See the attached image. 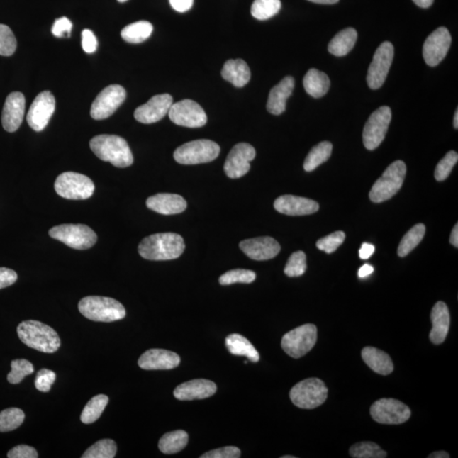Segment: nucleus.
I'll list each match as a JSON object with an SVG mask.
<instances>
[{
	"label": "nucleus",
	"instance_id": "nucleus-1",
	"mask_svg": "<svg viewBox=\"0 0 458 458\" xmlns=\"http://www.w3.org/2000/svg\"><path fill=\"white\" fill-rule=\"evenodd\" d=\"M182 236L174 233H161L145 238L138 245V253L150 261H168L179 258L184 252Z\"/></svg>",
	"mask_w": 458,
	"mask_h": 458
},
{
	"label": "nucleus",
	"instance_id": "nucleus-42",
	"mask_svg": "<svg viewBox=\"0 0 458 458\" xmlns=\"http://www.w3.org/2000/svg\"><path fill=\"white\" fill-rule=\"evenodd\" d=\"M34 367L28 360L16 359L11 362V371L7 376L8 382L17 384L23 381L26 376L33 374Z\"/></svg>",
	"mask_w": 458,
	"mask_h": 458
},
{
	"label": "nucleus",
	"instance_id": "nucleus-5",
	"mask_svg": "<svg viewBox=\"0 0 458 458\" xmlns=\"http://www.w3.org/2000/svg\"><path fill=\"white\" fill-rule=\"evenodd\" d=\"M406 174L407 167L403 161H396L391 164L372 187L370 200L374 203L390 200L401 189Z\"/></svg>",
	"mask_w": 458,
	"mask_h": 458
},
{
	"label": "nucleus",
	"instance_id": "nucleus-44",
	"mask_svg": "<svg viewBox=\"0 0 458 458\" xmlns=\"http://www.w3.org/2000/svg\"><path fill=\"white\" fill-rule=\"evenodd\" d=\"M306 270V256L303 252H296L289 257L284 274L288 277H300Z\"/></svg>",
	"mask_w": 458,
	"mask_h": 458
},
{
	"label": "nucleus",
	"instance_id": "nucleus-52",
	"mask_svg": "<svg viewBox=\"0 0 458 458\" xmlns=\"http://www.w3.org/2000/svg\"><path fill=\"white\" fill-rule=\"evenodd\" d=\"M82 46L86 53L92 54L96 51L98 41L91 30L85 29L82 33Z\"/></svg>",
	"mask_w": 458,
	"mask_h": 458
},
{
	"label": "nucleus",
	"instance_id": "nucleus-43",
	"mask_svg": "<svg viewBox=\"0 0 458 458\" xmlns=\"http://www.w3.org/2000/svg\"><path fill=\"white\" fill-rule=\"evenodd\" d=\"M257 275L253 271L246 269H233L220 277L219 283L222 285H230L236 283L250 284L256 279Z\"/></svg>",
	"mask_w": 458,
	"mask_h": 458
},
{
	"label": "nucleus",
	"instance_id": "nucleus-35",
	"mask_svg": "<svg viewBox=\"0 0 458 458\" xmlns=\"http://www.w3.org/2000/svg\"><path fill=\"white\" fill-rule=\"evenodd\" d=\"M333 150L330 142L323 141L320 144L314 146L306 157L304 162V169L306 172H312L316 169L321 164L330 159Z\"/></svg>",
	"mask_w": 458,
	"mask_h": 458
},
{
	"label": "nucleus",
	"instance_id": "nucleus-51",
	"mask_svg": "<svg viewBox=\"0 0 458 458\" xmlns=\"http://www.w3.org/2000/svg\"><path fill=\"white\" fill-rule=\"evenodd\" d=\"M7 457L9 458H37L38 454L35 448L27 446V445H20V446L12 448L8 452Z\"/></svg>",
	"mask_w": 458,
	"mask_h": 458
},
{
	"label": "nucleus",
	"instance_id": "nucleus-2",
	"mask_svg": "<svg viewBox=\"0 0 458 458\" xmlns=\"http://www.w3.org/2000/svg\"><path fill=\"white\" fill-rule=\"evenodd\" d=\"M90 149L98 158L111 163L116 167H128L133 163L132 151L128 142L122 137L109 135L95 136L90 141Z\"/></svg>",
	"mask_w": 458,
	"mask_h": 458
},
{
	"label": "nucleus",
	"instance_id": "nucleus-49",
	"mask_svg": "<svg viewBox=\"0 0 458 458\" xmlns=\"http://www.w3.org/2000/svg\"><path fill=\"white\" fill-rule=\"evenodd\" d=\"M241 452L236 447H225L216 449L201 456V458H239Z\"/></svg>",
	"mask_w": 458,
	"mask_h": 458
},
{
	"label": "nucleus",
	"instance_id": "nucleus-41",
	"mask_svg": "<svg viewBox=\"0 0 458 458\" xmlns=\"http://www.w3.org/2000/svg\"><path fill=\"white\" fill-rule=\"evenodd\" d=\"M350 455L354 458H384L386 452L382 450L377 444L370 442H359L350 449Z\"/></svg>",
	"mask_w": 458,
	"mask_h": 458
},
{
	"label": "nucleus",
	"instance_id": "nucleus-34",
	"mask_svg": "<svg viewBox=\"0 0 458 458\" xmlns=\"http://www.w3.org/2000/svg\"><path fill=\"white\" fill-rule=\"evenodd\" d=\"M153 32V26L149 21H140L127 26L121 32L123 40L130 44H140L148 40Z\"/></svg>",
	"mask_w": 458,
	"mask_h": 458
},
{
	"label": "nucleus",
	"instance_id": "nucleus-31",
	"mask_svg": "<svg viewBox=\"0 0 458 458\" xmlns=\"http://www.w3.org/2000/svg\"><path fill=\"white\" fill-rule=\"evenodd\" d=\"M226 347L229 352L235 356H245L250 362H257L260 356L254 345L243 335L239 334L229 335L225 340Z\"/></svg>",
	"mask_w": 458,
	"mask_h": 458
},
{
	"label": "nucleus",
	"instance_id": "nucleus-33",
	"mask_svg": "<svg viewBox=\"0 0 458 458\" xmlns=\"http://www.w3.org/2000/svg\"><path fill=\"white\" fill-rule=\"evenodd\" d=\"M189 435L184 430L169 432L162 436L159 442V449L164 454H175L187 446Z\"/></svg>",
	"mask_w": 458,
	"mask_h": 458
},
{
	"label": "nucleus",
	"instance_id": "nucleus-8",
	"mask_svg": "<svg viewBox=\"0 0 458 458\" xmlns=\"http://www.w3.org/2000/svg\"><path fill=\"white\" fill-rule=\"evenodd\" d=\"M49 235L55 240L75 250H88L97 242V235L84 224H62L52 228Z\"/></svg>",
	"mask_w": 458,
	"mask_h": 458
},
{
	"label": "nucleus",
	"instance_id": "nucleus-58",
	"mask_svg": "<svg viewBox=\"0 0 458 458\" xmlns=\"http://www.w3.org/2000/svg\"><path fill=\"white\" fill-rule=\"evenodd\" d=\"M418 6L421 8H429L433 4L434 0H413Z\"/></svg>",
	"mask_w": 458,
	"mask_h": 458
},
{
	"label": "nucleus",
	"instance_id": "nucleus-13",
	"mask_svg": "<svg viewBox=\"0 0 458 458\" xmlns=\"http://www.w3.org/2000/svg\"><path fill=\"white\" fill-rule=\"evenodd\" d=\"M394 59V46L390 42L380 45L374 55L367 75V83L371 89L382 87Z\"/></svg>",
	"mask_w": 458,
	"mask_h": 458
},
{
	"label": "nucleus",
	"instance_id": "nucleus-40",
	"mask_svg": "<svg viewBox=\"0 0 458 458\" xmlns=\"http://www.w3.org/2000/svg\"><path fill=\"white\" fill-rule=\"evenodd\" d=\"M118 451L114 440L105 439L99 440L90 447L82 456L83 458H113Z\"/></svg>",
	"mask_w": 458,
	"mask_h": 458
},
{
	"label": "nucleus",
	"instance_id": "nucleus-30",
	"mask_svg": "<svg viewBox=\"0 0 458 458\" xmlns=\"http://www.w3.org/2000/svg\"><path fill=\"white\" fill-rule=\"evenodd\" d=\"M306 92L313 98H321L325 95L330 88V80L325 73L310 69L303 79Z\"/></svg>",
	"mask_w": 458,
	"mask_h": 458
},
{
	"label": "nucleus",
	"instance_id": "nucleus-20",
	"mask_svg": "<svg viewBox=\"0 0 458 458\" xmlns=\"http://www.w3.org/2000/svg\"><path fill=\"white\" fill-rule=\"evenodd\" d=\"M240 247L246 256L256 261L274 258L280 252V245L274 238L259 237L240 242Z\"/></svg>",
	"mask_w": 458,
	"mask_h": 458
},
{
	"label": "nucleus",
	"instance_id": "nucleus-10",
	"mask_svg": "<svg viewBox=\"0 0 458 458\" xmlns=\"http://www.w3.org/2000/svg\"><path fill=\"white\" fill-rule=\"evenodd\" d=\"M317 339V327L314 324H304L285 334L281 347L289 357L301 358L314 347Z\"/></svg>",
	"mask_w": 458,
	"mask_h": 458
},
{
	"label": "nucleus",
	"instance_id": "nucleus-27",
	"mask_svg": "<svg viewBox=\"0 0 458 458\" xmlns=\"http://www.w3.org/2000/svg\"><path fill=\"white\" fill-rule=\"evenodd\" d=\"M294 87L295 79L292 77H286L272 89L267 104V109L271 114L278 116L284 112L287 99L291 97Z\"/></svg>",
	"mask_w": 458,
	"mask_h": 458
},
{
	"label": "nucleus",
	"instance_id": "nucleus-37",
	"mask_svg": "<svg viewBox=\"0 0 458 458\" xmlns=\"http://www.w3.org/2000/svg\"><path fill=\"white\" fill-rule=\"evenodd\" d=\"M426 228L422 223H418L406 233L398 247V256L407 257L414 248H416L425 235Z\"/></svg>",
	"mask_w": 458,
	"mask_h": 458
},
{
	"label": "nucleus",
	"instance_id": "nucleus-32",
	"mask_svg": "<svg viewBox=\"0 0 458 458\" xmlns=\"http://www.w3.org/2000/svg\"><path fill=\"white\" fill-rule=\"evenodd\" d=\"M357 40V33L355 29L351 28L344 29L333 38L328 47V51L335 56L342 57L353 49Z\"/></svg>",
	"mask_w": 458,
	"mask_h": 458
},
{
	"label": "nucleus",
	"instance_id": "nucleus-56",
	"mask_svg": "<svg viewBox=\"0 0 458 458\" xmlns=\"http://www.w3.org/2000/svg\"><path fill=\"white\" fill-rule=\"evenodd\" d=\"M374 267L369 264H365L361 267L359 271H358V276L359 278L364 279L366 277L371 275L374 273Z\"/></svg>",
	"mask_w": 458,
	"mask_h": 458
},
{
	"label": "nucleus",
	"instance_id": "nucleus-45",
	"mask_svg": "<svg viewBox=\"0 0 458 458\" xmlns=\"http://www.w3.org/2000/svg\"><path fill=\"white\" fill-rule=\"evenodd\" d=\"M458 161V155L456 151H450L445 157L440 160L435 171V178L439 182L446 180L455 167Z\"/></svg>",
	"mask_w": 458,
	"mask_h": 458
},
{
	"label": "nucleus",
	"instance_id": "nucleus-29",
	"mask_svg": "<svg viewBox=\"0 0 458 458\" xmlns=\"http://www.w3.org/2000/svg\"><path fill=\"white\" fill-rule=\"evenodd\" d=\"M362 359L375 373L388 375L394 370V365L390 356L381 350L367 347L362 351Z\"/></svg>",
	"mask_w": 458,
	"mask_h": 458
},
{
	"label": "nucleus",
	"instance_id": "nucleus-14",
	"mask_svg": "<svg viewBox=\"0 0 458 458\" xmlns=\"http://www.w3.org/2000/svg\"><path fill=\"white\" fill-rule=\"evenodd\" d=\"M168 115L172 123L185 128H201L207 123L205 111L191 99L172 104Z\"/></svg>",
	"mask_w": 458,
	"mask_h": 458
},
{
	"label": "nucleus",
	"instance_id": "nucleus-38",
	"mask_svg": "<svg viewBox=\"0 0 458 458\" xmlns=\"http://www.w3.org/2000/svg\"><path fill=\"white\" fill-rule=\"evenodd\" d=\"M280 9V0H255L252 6V15L257 20L264 21L278 14Z\"/></svg>",
	"mask_w": 458,
	"mask_h": 458
},
{
	"label": "nucleus",
	"instance_id": "nucleus-48",
	"mask_svg": "<svg viewBox=\"0 0 458 458\" xmlns=\"http://www.w3.org/2000/svg\"><path fill=\"white\" fill-rule=\"evenodd\" d=\"M55 379V372L45 369H41L36 376L35 387L37 390L45 393L49 392Z\"/></svg>",
	"mask_w": 458,
	"mask_h": 458
},
{
	"label": "nucleus",
	"instance_id": "nucleus-47",
	"mask_svg": "<svg viewBox=\"0 0 458 458\" xmlns=\"http://www.w3.org/2000/svg\"><path fill=\"white\" fill-rule=\"evenodd\" d=\"M345 239V233L342 231H337L319 240L317 242V247L322 252L331 254L343 244Z\"/></svg>",
	"mask_w": 458,
	"mask_h": 458
},
{
	"label": "nucleus",
	"instance_id": "nucleus-39",
	"mask_svg": "<svg viewBox=\"0 0 458 458\" xmlns=\"http://www.w3.org/2000/svg\"><path fill=\"white\" fill-rule=\"evenodd\" d=\"M25 414L23 410L11 408L0 412V432H10L19 428L24 422Z\"/></svg>",
	"mask_w": 458,
	"mask_h": 458
},
{
	"label": "nucleus",
	"instance_id": "nucleus-21",
	"mask_svg": "<svg viewBox=\"0 0 458 458\" xmlns=\"http://www.w3.org/2000/svg\"><path fill=\"white\" fill-rule=\"evenodd\" d=\"M26 101L24 95L20 92H13L8 95L2 112V125L4 130L16 132L23 123L25 114Z\"/></svg>",
	"mask_w": 458,
	"mask_h": 458
},
{
	"label": "nucleus",
	"instance_id": "nucleus-25",
	"mask_svg": "<svg viewBox=\"0 0 458 458\" xmlns=\"http://www.w3.org/2000/svg\"><path fill=\"white\" fill-rule=\"evenodd\" d=\"M146 206L149 209L162 215L183 213L187 208V202L176 194H157L148 198Z\"/></svg>",
	"mask_w": 458,
	"mask_h": 458
},
{
	"label": "nucleus",
	"instance_id": "nucleus-12",
	"mask_svg": "<svg viewBox=\"0 0 458 458\" xmlns=\"http://www.w3.org/2000/svg\"><path fill=\"white\" fill-rule=\"evenodd\" d=\"M391 121L390 107L382 106L376 110L365 124L362 138L367 150H374L386 138Z\"/></svg>",
	"mask_w": 458,
	"mask_h": 458
},
{
	"label": "nucleus",
	"instance_id": "nucleus-9",
	"mask_svg": "<svg viewBox=\"0 0 458 458\" xmlns=\"http://www.w3.org/2000/svg\"><path fill=\"white\" fill-rule=\"evenodd\" d=\"M55 189L58 196L68 200H86L93 196L94 184L89 177L67 172L55 180Z\"/></svg>",
	"mask_w": 458,
	"mask_h": 458
},
{
	"label": "nucleus",
	"instance_id": "nucleus-22",
	"mask_svg": "<svg viewBox=\"0 0 458 458\" xmlns=\"http://www.w3.org/2000/svg\"><path fill=\"white\" fill-rule=\"evenodd\" d=\"M178 354L163 349H150L138 359V366L145 370H168L180 364Z\"/></svg>",
	"mask_w": 458,
	"mask_h": 458
},
{
	"label": "nucleus",
	"instance_id": "nucleus-3",
	"mask_svg": "<svg viewBox=\"0 0 458 458\" xmlns=\"http://www.w3.org/2000/svg\"><path fill=\"white\" fill-rule=\"evenodd\" d=\"M17 335L27 347L44 353H54L60 347V337L50 326L41 322L28 320L17 327Z\"/></svg>",
	"mask_w": 458,
	"mask_h": 458
},
{
	"label": "nucleus",
	"instance_id": "nucleus-17",
	"mask_svg": "<svg viewBox=\"0 0 458 458\" xmlns=\"http://www.w3.org/2000/svg\"><path fill=\"white\" fill-rule=\"evenodd\" d=\"M452 44V37L446 28H439L432 33L423 47V55L426 64L436 67L446 57Z\"/></svg>",
	"mask_w": 458,
	"mask_h": 458
},
{
	"label": "nucleus",
	"instance_id": "nucleus-26",
	"mask_svg": "<svg viewBox=\"0 0 458 458\" xmlns=\"http://www.w3.org/2000/svg\"><path fill=\"white\" fill-rule=\"evenodd\" d=\"M432 330L430 334L431 342L440 345L446 340L450 328V313L446 303L438 301L434 306L430 315Z\"/></svg>",
	"mask_w": 458,
	"mask_h": 458
},
{
	"label": "nucleus",
	"instance_id": "nucleus-46",
	"mask_svg": "<svg viewBox=\"0 0 458 458\" xmlns=\"http://www.w3.org/2000/svg\"><path fill=\"white\" fill-rule=\"evenodd\" d=\"M17 43L14 33L6 25L0 24V55L11 56L15 53Z\"/></svg>",
	"mask_w": 458,
	"mask_h": 458
},
{
	"label": "nucleus",
	"instance_id": "nucleus-28",
	"mask_svg": "<svg viewBox=\"0 0 458 458\" xmlns=\"http://www.w3.org/2000/svg\"><path fill=\"white\" fill-rule=\"evenodd\" d=\"M222 76L224 79L235 87L242 88L250 80V70L245 60L241 59L229 60L224 64Z\"/></svg>",
	"mask_w": 458,
	"mask_h": 458
},
{
	"label": "nucleus",
	"instance_id": "nucleus-19",
	"mask_svg": "<svg viewBox=\"0 0 458 458\" xmlns=\"http://www.w3.org/2000/svg\"><path fill=\"white\" fill-rule=\"evenodd\" d=\"M174 102L170 94L155 95L148 102L138 107L135 111V118L141 123L150 124L159 122L168 114Z\"/></svg>",
	"mask_w": 458,
	"mask_h": 458
},
{
	"label": "nucleus",
	"instance_id": "nucleus-16",
	"mask_svg": "<svg viewBox=\"0 0 458 458\" xmlns=\"http://www.w3.org/2000/svg\"><path fill=\"white\" fill-rule=\"evenodd\" d=\"M256 157V150L247 143L233 146L224 164V171L230 179H240L250 169V162Z\"/></svg>",
	"mask_w": 458,
	"mask_h": 458
},
{
	"label": "nucleus",
	"instance_id": "nucleus-59",
	"mask_svg": "<svg viewBox=\"0 0 458 458\" xmlns=\"http://www.w3.org/2000/svg\"><path fill=\"white\" fill-rule=\"evenodd\" d=\"M428 457H429V458H449V457H450V455H449L447 452L442 451V452H435L431 453V454Z\"/></svg>",
	"mask_w": 458,
	"mask_h": 458
},
{
	"label": "nucleus",
	"instance_id": "nucleus-23",
	"mask_svg": "<svg viewBox=\"0 0 458 458\" xmlns=\"http://www.w3.org/2000/svg\"><path fill=\"white\" fill-rule=\"evenodd\" d=\"M274 208L279 213L288 216H304L317 213L318 203L310 199L285 194L274 201Z\"/></svg>",
	"mask_w": 458,
	"mask_h": 458
},
{
	"label": "nucleus",
	"instance_id": "nucleus-11",
	"mask_svg": "<svg viewBox=\"0 0 458 458\" xmlns=\"http://www.w3.org/2000/svg\"><path fill=\"white\" fill-rule=\"evenodd\" d=\"M370 413L374 421L383 425H401L411 417V410L407 405L391 398L376 401Z\"/></svg>",
	"mask_w": 458,
	"mask_h": 458
},
{
	"label": "nucleus",
	"instance_id": "nucleus-6",
	"mask_svg": "<svg viewBox=\"0 0 458 458\" xmlns=\"http://www.w3.org/2000/svg\"><path fill=\"white\" fill-rule=\"evenodd\" d=\"M289 397L297 408L314 409L325 403L328 388L321 379H304L291 389Z\"/></svg>",
	"mask_w": 458,
	"mask_h": 458
},
{
	"label": "nucleus",
	"instance_id": "nucleus-18",
	"mask_svg": "<svg viewBox=\"0 0 458 458\" xmlns=\"http://www.w3.org/2000/svg\"><path fill=\"white\" fill-rule=\"evenodd\" d=\"M55 110V99L50 91L38 95L30 107L27 116L28 123L34 131L41 132L47 127Z\"/></svg>",
	"mask_w": 458,
	"mask_h": 458
},
{
	"label": "nucleus",
	"instance_id": "nucleus-24",
	"mask_svg": "<svg viewBox=\"0 0 458 458\" xmlns=\"http://www.w3.org/2000/svg\"><path fill=\"white\" fill-rule=\"evenodd\" d=\"M217 392V386L211 380L193 379L180 384L174 395L179 401H193L209 398Z\"/></svg>",
	"mask_w": 458,
	"mask_h": 458
},
{
	"label": "nucleus",
	"instance_id": "nucleus-60",
	"mask_svg": "<svg viewBox=\"0 0 458 458\" xmlns=\"http://www.w3.org/2000/svg\"><path fill=\"white\" fill-rule=\"evenodd\" d=\"M309 1L321 4H334L339 2V0H309Z\"/></svg>",
	"mask_w": 458,
	"mask_h": 458
},
{
	"label": "nucleus",
	"instance_id": "nucleus-15",
	"mask_svg": "<svg viewBox=\"0 0 458 458\" xmlns=\"http://www.w3.org/2000/svg\"><path fill=\"white\" fill-rule=\"evenodd\" d=\"M126 96V90L122 86L118 84L108 86L94 99L90 115L94 120L110 118L122 105Z\"/></svg>",
	"mask_w": 458,
	"mask_h": 458
},
{
	"label": "nucleus",
	"instance_id": "nucleus-50",
	"mask_svg": "<svg viewBox=\"0 0 458 458\" xmlns=\"http://www.w3.org/2000/svg\"><path fill=\"white\" fill-rule=\"evenodd\" d=\"M72 28V23L70 20L67 17H62L55 21L53 28H52V33L55 37L62 38L64 36L70 37Z\"/></svg>",
	"mask_w": 458,
	"mask_h": 458
},
{
	"label": "nucleus",
	"instance_id": "nucleus-55",
	"mask_svg": "<svg viewBox=\"0 0 458 458\" xmlns=\"http://www.w3.org/2000/svg\"><path fill=\"white\" fill-rule=\"evenodd\" d=\"M374 252L375 247L374 245L364 243L359 250V257L362 260H367V259L371 257L372 255H373Z\"/></svg>",
	"mask_w": 458,
	"mask_h": 458
},
{
	"label": "nucleus",
	"instance_id": "nucleus-36",
	"mask_svg": "<svg viewBox=\"0 0 458 458\" xmlns=\"http://www.w3.org/2000/svg\"><path fill=\"white\" fill-rule=\"evenodd\" d=\"M109 403V398L106 395H98L93 397L82 412L81 421L86 425L93 423L101 418L104 410Z\"/></svg>",
	"mask_w": 458,
	"mask_h": 458
},
{
	"label": "nucleus",
	"instance_id": "nucleus-53",
	"mask_svg": "<svg viewBox=\"0 0 458 458\" xmlns=\"http://www.w3.org/2000/svg\"><path fill=\"white\" fill-rule=\"evenodd\" d=\"M17 280V274L14 270L0 267V289L11 286Z\"/></svg>",
	"mask_w": 458,
	"mask_h": 458
},
{
	"label": "nucleus",
	"instance_id": "nucleus-4",
	"mask_svg": "<svg viewBox=\"0 0 458 458\" xmlns=\"http://www.w3.org/2000/svg\"><path fill=\"white\" fill-rule=\"evenodd\" d=\"M79 309L83 316L95 322L111 323L126 317L124 306L109 297H84L79 303Z\"/></svg>",
	"mask_w": 458,
	"mask_h": 458
},
{
	"label": "nucleus",
	"instance_id": "nucleus-62",
	"mask_svg": "<svg viewBox=\"0 0 458 458\" xmlns=\"http://www.w3.org/2000/svg\"><path fill=\"white\" fill-rule=\"evenodd\" d=\"M295 457H293V456H284V457H282V458H295Z\"/></svg>",
	"mask_w": 458,
	"mask_h": 458
},
{
	"label": "nucleus",
	"instance_id": "nucleus-61",
	"mask_svg": "<svg viewBox=\"0 0 458 458\" xmlns=\"http://www.w3.org/2000/svg\"><path fill=\"white\" fill-rule=\"evenodd\" d=\"M454 128L456 129L458 128V110L457 109L456 113L454 116Z\"/></svg>",
	"mask_w": 458,
	"mask_h": 458
},
{
	"label": "nucleus",
	"instance_id": "nucleus-7",
	"mask_svg": "<svg viewBox=\"0 0 458 458\" xmlns=\"http://www.w3.org/2000/svg\"><path fill=\"white\" fill-rule=\"evenodd\" d=\"M220 154V146L209 140L186 143L175 150V161L183 165H196L214 161Z\"/></svg>",
	"mask_w": 458,
	"mask_h": 458
},
{
	"label": "nucleus",
	"instance_id": "nucleus-54",
	"mask_svg": "<svg viewBox=\"0 0 458 458\" xmlns=\"http://www.w3.org/2000/svg\"><path fill=\"white\" fill-rule=\"evenodd\" d=\"M169 2L176 11L181 13L189 11L194 4V0H169Z\"/></svg>",
	"mask_w": 458,
	"mask_h": 458
},
{
	"label": "nucleus",
	"instance_id": "nucleus-57",
	"mask_svg": "<svg viewBox=\"0 0 458 458\" xmlns=\"http://www.w3.org/2000/svg\"><path fill=\"white\" fill-rule=\"evenodd\" d=\"M450 243L455 246L456 248L458 247V225L456 224L455 227L453 228L452 232L450 237Z\"/></svg>",
	"mask_w": 458,
	"mask_h": 458
},
{
	"label": "nucleus",
	"instance_id": "nucleus-63",
	"mask_svg": "<svg viewBox=\"0 0 458 458\" xmlns=\"http://www.w3.org/2000/svg\"><path fill=\"white\" fill-rule=\"evenodd\" d=\"M118 1L120 3H124V2H127L128 0H118Z\"/></svg>",
	"mask_w": 458,
	"mask_h": 458
}]
</instances>
